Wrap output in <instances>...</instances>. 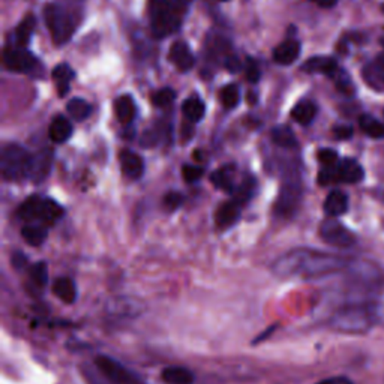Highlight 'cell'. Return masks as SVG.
Masks as SVG:
<instances>
[{
    "label": "cell",
    "instance_id": "cell-1",
    "mask_svg": "<svg viewBox=\"0 0 384 384\" xmlns=\"http://www.w3.org/2000/svg\"><path fill=\"white\" fill-rule=\"evenodd\" d=\"M347 263V260L339 255L311 250H294L281 255L273 263V273L281 278H315L346 269Z\"/></svg>",
    "mask_w": 384,
    "mask_h": 384
},
{
    "label": "cell",
    "instance_id": "cell-2",
    "mask_svg": "<svg viewBox=\"0 0 384 384\" xmlns=\"http://www.w3.org/2000/svg\"><path fill=\"white\" fill-rule=\"evenodd\" d=\"M185 9L176 0H149V18L152 33L156 38H167L182 24Z\"/></svg>",
    "mask_w": 384,
    "mask_h": 384
},
{
    "label": "cell",
    "instance_id": "cell-3",
    "mask_svg": "<svg viewBox=\"0 0 384 384\" xmlns=\"http://www.w3.org/2000/svg\"><path fill=\"white\" fill-rule=\"evenodd\" d=\"M375 314L368 305H348L334 314L331 327L341 334L362 335L374 324Z\"/></svg>",
    "mask_w": 384,
    "mask_h": 384
},
{
    "label": "cell",
    "instance_id": "cell-4",
    "mask_svg": "<svg viewBox=\"0 0 384 384\" xmlns=\"http://www.w3.org/2000/svg\"><path fill=\"white\" fill-rule=\"evenodd\" d=\"M17 216L24 223H39L44 227H51L63 216V209L59 203L51 198H41L33 196L20 206Z\"/></svg>",
    "mask_w": 384,
    "mask_h": 384
},
{
    "label": "cell",
    "instance_id": "cell-5",
    "mask_svg": "<svg viewBox=\"0 0 384 384\" xmlns=\"http://www.w3.org/2000/svg\"><path fill=\"white\" fill-rule=\"evenodd\" d=\"M32 158L29 152L20 144H6L2 149V158H0V170L6 181L18 182L31 177Z\"/></svg>",
    "mask_w": 384,
    "mask_h": 384
},
{
    "label": "cell",
    "instance_id": "cell-6",
    "mask_svg": "<svg viewBox=\"0 0 384 384\" xmlns=\"http://www.w3.org/2000/svg\"><path fill=\"white\" fill-rule=\"evenodd\" d=\"M44 18L51 38L58 46L66 44L75 31L73 14L59 5H47L44 8Z\"/></svg>",
    "mask_w": 384,
    "mask_h": 384
},
{
    "label": "cell",
    "instance_id": "cell-7",
    "mask_svg": "<svg viewBox=\"0 0 384 384\" xmlns=\"http://www.w3.org/2000/svg\"><path fill=\"white\" fill-rule=\"evenodd\" d=\"M350 279L358 290L365 293L378 294L384 290V272L374 263L359 262L351 265Z\"/></svg>",
    "mask_w": 384,
    "mask_h": 384
},
{
    "label": "cell",
    "instance_id": "cell-8",
    "mask_svg": "<svg viewBox=\"0 0 384 384\" xmlns=\"http://www.w3.org/2000/svg\"><path fill=\"white\" fill-rule=\"evenodd\" d=\"M95 365L112 384H144V381L139 375L129 371L127 366H123L113 358H110V356H96Z\"/></svg>",
    "mask_w": 384,
    "mask_h": 384
},
{
    "label": "cell",
    "instance_id": "cell-9",
    "mask_svg": "<svg viewBox=\"0 0 384 384\" xmlns=\"http://www.w3.org/2000/svg\"><path fill=\"white\" fill-rule=\"evenodd\" d=\"M320 238L335 248H350L356 243V236L353 233L334 218L326 219L320 225Z\"/></svg>",
    "mask_w": 384,
    "mask_h": 384
},
{
    "label": "cell",
    "instance_id": "cell-10",
    "mask_svg": "<svg viewBox=\"0 0 384 384\" xmlns=\"http://www.w3.org/2000/svg\"><path fill=\"white\" fill-rule=\"evenodd\" d=\"M4 63L6 66V70L12 73H29L35 68L36 59L33 58V54L31 51L16 46L5 48Z\"/></svg>",
    "mask_w": 384,
    "mask_h": 384
},
{
    "label": "cell",
    "instance_id": "cell-11",
    "mask_svg": "<svg viewBox=\"0 0 384 384\" xmlns=\"http://www.w3.org/2000/svg\"><path fill=\"white\" fill-rule=\"evenodd\" d=\"M300 185L297 182H288L282 186L279 198L277 201V213L279 216H292L300 201Z\"/></svg>",
    "mask_w": 384,
    "mask_h": 384
},
{
    "label": "cell",
    "instance_id": "cell-12",
    "mask_svg": "<svg viewBox=\"0 0 384 384\" xmlns=\"http://www.w3.org/2000/svg\"><path fill=\"white\" fill-rule=\"evenodd\" d=\"M53 158H54V154H53V149L50 147L43 149L32 158V170H31L32 182L41 183L47 179L51 171Z\"/></svg>",
    "mask_w": 384,
    "mask_h": 384
},
{
    "label": "cell",
    "instance_id": "cell-13",
    "mask_svg": "<svg viewBox=\"0 0 384 384\" xmlns=\"http://www.w3.org/2000/svg\"><path fill=\"white\" fill-rule=\"evenodd\" d=\"M169 58H170V62L182 73L189 71L196 63L194 54H192L189 46L186 43H183V41H177V43H174L171 46Z\"/></svg>",
    "mask_w": 384,
    "mask_h": 384
},
{
    "label": "cell",
    "instance_id": "cell-14",
    "mask_svg": "<svg viewBox=\"0 0 384 384\" xmlns=\"http://www.w3.org/2000/svg\"><path fill=\"white\" fill-rule=\"evenodd\" d=\"M362 75H363L365 83L369 87L377 92H383L384 90V54H381V56L375 58L374 60L365 65Z\"/></svg>",
    "mask_w": 384,
    "mask_h": 384
},
{
    "label": "cell",
    "instance_id": "cell-15",
    "mask_svg": "<svg viewBox=\"0 0 384 384\" xmlns=\"http://www.w3.org/2000/svg\"><path fill=\"white\" fill-rule=\"evenodd\" d=\"M365 171L361 164L354 159L346 158L336 166V181L344 183H359L363 181Z\"/></svg>",
    "mask_w": 384,
    "mask_h": 384
},
{
    "label": "cell",
    "instance_id": "cell-16",
    "mask_svg": "<svg viewBox=\"0 0 384 384\" xmlns=\"http://www.w3.org/2000/svg\"><path fill=\"white\" fill-rule=\"evenodd\" d=\"M240 208L242 206L233 200L224 203L223 206H219V209L215 215L216 227L225 230V228H230L231 225H235L238 223V219L240 218Z\"/></svg>",
    "mask_w": 384,
    "mask_h": 384
},
{
    "label": "cell",
    "instance_id": "cell-17",
    "mask_svg": "<svg viewBox=\"0 0 384 384\" xmlns=\"http://www.w3.org/2000/svg\"><path fill=\"white\" fill-rule=\"evenodd\" d=\"M119 159H120L123 174L129 177V179H132V181L140 179L143 171H144V162H143L142 156L131 152V150H123Z\"/></svg>",
    "mask_w": 384,
    "mask_h": 384
},
{
    "label": "cell",
    "instance_id": "cell-18",
    "mask_svg": "<svg viewBox=\"0 0 384 384\" xmlns=\"http://www.w3.org/2000/svg\"><path fill=\"white\" fill-rule=\"evenodd\" d=\"M302 70L309 73V74H324L329 77H335L338 70V63L335 59L332 58H312L309 60H306L302 66Z\"/></svg>",
    "mask_w": 384,
    "mask_h": 384
},
{
    "label": "cell",
    "instance_id": "cell-19",
    "mask_svg": "<svg viewBox=\"0 0 384 384\" xmlns=\"http://www.w3.org/2000/svg\"><path fill=\"white\" fill-rule=\"evenodd\" d=\"M300 54V44L296 39H287L273 51V59L279 65H292Z\"/></svg>",
    "mask_w": 384,
    "mask_h": 384
},
{
    "label": "cell",
    "instance_id": "cell-20",
    "mask_svg": "<svg viewBox=\"0 0 384 384\" xmlns=\"http://www.w3.org/2000/svg\"><path fill=\"white\" fill-rule=\"evenodd\" d=\"M347 209H348V197L346 192L335 189L327 196L324 201V212L329 216L331 218L341 216L347 212Z\"/></svg>",
    "mask_w": 384,
    "mask_h": 384
},
{
    "label": "cell",
    "instance_id": "cell-21",
    "mask_svg": "<svg viewBox=\"0 0 384 384\" xmlns=\"http://www.w3.org/2000/svg\"><path fill=\"white\" fill-rule=\"evenodd\" d=\"M71 134H73V125L66 117L58 116V117H54L53 122L50 123L48 135L54 143H65L68 139H70Z\"/></svg>",
    "mask_w": 384,
    "mask_h": 384
},
{
    "label": "cell",
    "instance_id": "cell-22",
    "mask_svg": "<svg viewBox=\"0 0 384 384\" xmlns=\"http://www.w3.org/2000/svg\"><path fill=\"white\" fill-rule=\"evenodd\" d=\"M53 293L65 304H74L77 300V285L71 278H59L53 284Z\"/></svg>",
    "mask_w": 384,
    "mask_h": 384
},
{
    "label": "cell",
    "instance_id": "cell-23",
    "mask_svg": "<svg viewBox=\"0 0 384 384\" xmlns=\"http://www.w3.org/2000/svg\"><path fill=\"white\" fill-rule=\"evenodd\" d=\"M114 112H116L117 119L123 123V125H128V123H131L135 119V113H137L134 100L129 95L120 96V98H117L114 102Z\"/></svg>",
    "mask_w": 384,
    "mask_h": 384
},
{
    "label": "cell",
    "instance_id": "cell-24",
    "mask_svg": "<svg viewBox=\"0 0 384 384\" xmlns=\"http://www.w3.org/2000/svg\"><path fill=\"white\" fill-rule=\"evenodd\" d=\"M74 75L75 74L71 70V66L66 65V63H60L53 70L54 85H56L60 96H65L68 93V90H70V85H71Z\"/></svg>",
    "mask_w": 384,
    "mask_h": 384
},
{
    "label": "cell",
    "instance_id": "cell-25",
    "mask_svg": "<svg viewBox=\"0 0 384 384\" xmlns=\"http://www.w3.org/2000/svg\"><path fill=\"white\" fill-rule=\"evenodd\" d=\"M161 377L167 384H192L196 380L194 374L182 366H169L164 369Z\"/></svg>",
    "mask_w": 384,
    "mask_h": 384
},
{
    "label": "cell",
    "instance_id": "cell-26",
    "mask_svg": "<svg viewBox=\"0 0 384 384\" xmlns=\"http://www.w3.org/2000/svg\"><path fill=\"white\" fill-rule=\"evenodd\" d=\"M292 116L300 125L306 127L317 116V105L311 101H302L293 108Z\"/></svg>",
    "mask_w": 384,
    "mask_h": 384
},
{
    "label": "cell",
    "instance_id": "cell-27",
    "mask_svg": "<svg viewBox=\"0 0 384 384\" xmlns=\"http://www.w3.org/2000/svg\"><path fill=\"white\" fill-rule=\"evenodd\" d=\"M182 112L189 122L194 123V122H200L204 117L206 107H204V102L200 100V96L192 95L183 102Z\"/></svg>",
    "mask_w": 384,
    "mask_h": 384
},
{
    "label": "cell",
    "instance_id": "cell-28",
    "mask_svg": "<svg viewBox=\"0 0 384 384\" xmlns=\"http://www.w3.org/2000/svg\"><path fill=\"white\" fill-rule=\"evenodd\" d=\"M47 235H48L47 227L41 225V224H27L21 230L23 239L32 246L43 245L47 239Z\"/></svg>",
    "mask_w": 384,
    "mask_h": 384
},
{
    "label": "cell",
    "instance_id": "cell-29",
    "mask_svg": "<svg viewBox=\"0 0 384 384\" xmlns=\"http://www.w3.org/2000/svg\"><path fill=\"white\" fill-rule=\"evenodd\" d=\"M272 140L275 144H278L282 149H294L297 147V140L296 135L292 131V128H288L285 125H279L272 129Z\"/></svg>",
    "mask_w": 384,
    "mask_h": 384
},
{
    "label": "cell",
    "instance_id": "cell-30",
    "mask_svg": "<svg viewBox=\"0 0 384 384\" xmlns=\"http://www.w3.org/2000/svg\"><path fill=\"white\" fill-rule=\"evenodd\" d=\"M35 31V18L32 16H27L16 29V46L26 48V46L31 43L32 35Z\"/></svg>",
    "mask_w": 384,
    "mask_h": 384
},
{
    "label": "cell",
    "instance_id": "cell-31",
    "mask_svg": "<svg viewBox=\"0 0 384 384\" xmlns=\"http://www.w3.org/2000/svg\"><path fill=\"white\" fill-rule=\"evenodd\" d=\"M233 179H235V174H233V167H223L210 174V182L225 192H233L235 191V183H233Z\"/></svg>",
    "mask_w": 384,
    "mask_h": 384
},
{
    "label": "cell",
    "instance_id": "cell-32",
    "mask_svg": "<svg viewBox=\"0 0 384 384\" xmlns=\"http://www.w3.org/2000/svg\"><path fill=\"white\" fill-rule=\"evenodd\" d=\"M255 189H257V181L254 179V177H246V179L240 183V186L233 191V201H236L240 206L246 204L252 198Z\"/></svg>",
    "mask_w": 384,
    "mask_h": 384
},
{
    "label": "cell",
    "instance_id": "cell-33",
    "mask_svg": "<svg viewBox=\"0 0 384 384\" xmlns=\"http://www.w3.org/2000/svg\"><path fill=\"white\" fill-rule=\"evenodd\" d=\"M359 125H361V129L371 137V139H384V123L378 122L375 117L369 116V114H363L361 116L359 119Z\"/></svg>",
    "mask_w": 384,
    "mask_h": 384
},
{
    "label": "cell",
    "instance_id": "cell-34",
    "mask_svg": "<svg viewBox=\"0 0 384 384\" xmlns=\"http://www.w3.org/2000/svg\"><path fill=\"white\" fill-rule=\"evenodd\" d=\"M66 110H68V113L71 114V117L78 122L86 120L92 114V105L81 98L71 100L70 102H68Z\"/></svg>",
    "mask_w": 384,
    "mask_h": 384
},
{
    "label": "cell",
    "instance_id": "cell-35",
    "mask_svg": "<svg viewBox=\"0 0 384 384\" xmlns=\"http://www.w3.org/2000/svg\"><path fill=\"white\" fill-rule=\"evenodd\" d=\"M219 100H221L223 105L225 108H235L240 102V92L236 85H227L223 87L221 93H219Z\"/></svg>",
    "mask_w": 384,
    "mask_h": 384
},
{
    "label": "cell",
    "instance_id": "cell-36",
    "mask_svg": "<svg viewBox=\"0 0 384 384\" xmlns=\"http://www.w3.org/2000/svg\"><path fill=\"white\" fill-rule=\"evenodd\" d=\"M29 277L33 285L44 288L48 284V269L44 262H39L29 269Z\"/></svg>",
    "mask_w": 384,
    "mask_h": 384
},
{
    "label": "cell",
    "instance_id": "cell-37",
    "mask_svg": "<svg viewBox=\"0 0 384 384\" xmlns=\"http://www.w3.org/2000/svg\"><path fill=\"white\" fill-rule=\"evenodd\" d=\"M174 100H176V92L170 87L161 89L152 96V102L159 108H166V107L171 105L174 102Z\"/></svg>",
    "mask_w": 384,
    "mask_h": 384
},
{
    "label": "cell",
    "instance_id": "cell-38",
    "mask_svg": "<svg viewBox=\"0 0 384 384\" xmlns=\"http://www.w3.org/2000/svg\"><path fill=\"white\" fill-rule=\"evenodd\" d=\"M335 83H336V87L346 95H353L354 93V85L353 81L350 80V77L344 73V71H338L336 75L334 77Z\"/></svg>",
    "mask_w": 384,
    "mask_h": 384
},
{
    "label": "cell",
    "instance_id": "cell-39",
    "mask_svg": "<svg viewBox=\"0 0 384 384\" xmlns=\"http://www.w3.org/2000/svg\"><path fill=\"white\" fill-rule=\"evenodd\" d=\"M319 161L323 167H335L338 166V154L332 149H321L319 152Z\"/></svg>",
    "mask_w": 384,
    "mask_h": 384
},
{
    "label": "cell",
    "instance_id": "cell-40",
    "mask_svg": "<svg viewBox=\"0 0 384 384\" xmlns=\"http://www.w3.org/2000/svg\"><path fill=\"white\" fill-rule=\"evenodd\" d=\"M203 173H204V170L198 166H185L182 169V174H183L186 182H197L203 177Z\"/></svg>",
    "mask_w": 384,
    "mask_h": 384
},
{
    "label": "cell",
    "instance_id": "cell-41",
    "mask_svg": "<svg viewBox=\"0 0 384 384\" xmlns=\"http://www.w3.org/2000/svg\"><path fill=\"white\" fill-rule=\"evenodd\" d=\"M183 203V196L179 194V192H169L164 198V206L169 210H176L177 208H181V204Z\"/></svg>",
    "mask_w": 384,
    "mask_h": 384
},
{
    "label": "cell",
    "instance_id": "cell-42",
    "mask_svg": "<svg viewBox=\"0 0 384 384\" xmlns=\"http://www.w3.org/2000/svg\"><path fill=\"white\" fill-rule=\"evenodd\" d=\"M260 77H262V73H260L258 63L250 58L246 60V78H248V81H251V83H257Z\"/></svg>",
    "mask_w": 384,
    "mask_h": 384
},
{
    "label": "cell",
    "instance_id": "cell-43",
    "mask_svg": "<svg viewBox=\"0 0 384 384\" xmlns=\"http://www.w3.org/2000/svg\"><path fill=\"white\" fill-rule=\"evenodd\" d=\"M334 135L336 137L338 140H348L350 137L353 135V128H351V127H347V125L336 127V128L334 129Z\"/></svg>",
    "mask_w": 384,
    "mask_h": 384
},
{
    "label": "cell",
    "instance_id": "cell-44",
    "mask_svg": "<svg viewBox=\"0 0 384 384\" xmlns=\"http://www.w3.org/2000/svg\"><path fill=\"white\" fill-rule=\"evenodd\" d=\"M225 68L230 73H236L240 68V60L235 56V54H230L225 58Z\"/></svg>",
    "mask_w": 384,
    "mask_h": 384
},
{
    "label": "cell",
    "instance_id": "cell-45",
    "mask_svg": "<svg viewBox=\"0 0 384 384\" xmlns=\"http://www.w3.org/2000/svg\"><path fill=\"white\" fill-rule=\"evenodd\" d=\"M26 263H27V258H26V255H23L21 252H16V254L12 255V265L16 266L17 269L24 267Z\"/></svg>",
    "mask_w": 384,
    "mask_h": 384
},
{
    "label": "cell",
    "instance_id": "cell-46",
    "mask_svg": "<svg viewBox=\"0 0 384 384\" xmlns=\"http://www.w3.org/2000/svg\"><path fill=\"white\" fill-rule=\"evenodd\" d=\"M319 384H353V383L347 377H332V378H327Z\"/></svg>",
    "mask_w": 384,
    "mask_h": 384
},
{
    "label": "cell",
    "instance_id": "cell-47",
    "mask_svg": "<svg viewBox=\"0 0 384 384\" xmlns=\"http://www.w3.org/2000/svg\"><path fill=\"white\" fill-rule=\"evenodd\" d=\"M312 2H315L321 8H332L338 4V0H312Z\"/></svg>",
    "mask_w": 384,
    "mask_h": 384
},
{
    "label": "cell",
    "instance_id": "cell-48",
    "mask_svg": "<svg viewBox=\"0 0 384 384\" xmlns=\"http://www.w3.org/2000/svg\"><path fill=\"white\" fill-rule=\"evenodd\" d=\"M275 329H277V326H272V327H269V329H267V332H266V335H267V334H270V332H273V331H275ZM266 338H267V336H265V334H263V335H260V338H257V339L254 341V344H258V342H262V341H263V339H266Z\"/></svg>",
    "mask_w": 384,
    "mask_h": 384
},
{
    "label": "cell",
    "instance_id": "cell-49",
    "mask_svg": "<svg viewBox=\"0 0 384 384\" xmlns=\"http://www.w3.org/2000/svg\"><path fill=\"white\" fill-rule=\"evenodd\" d=\"M176 2L179 4V5H181L183 9H186V8H188V5L192 2V0H176Z\"/></svg>",
    "mask_w": 384,
    "mask_h": 384
},
{
    "label": "cell",
    "instance_id": "cell-50",
    "mask_svg": "<svg viewBox=\"0 0 384 384\" xmlns=\"http://www.w3.org/2000/svg\"><path fill=\"white\" fill-rule=\"evenodd\" d=\"M381 12H383V14H384V4H383V5H381Z\"/></svg>",
    "mask_w": 384,
    "mask_h": 384
},
{
    "label": "cell",
    "instance_id": "cell-51",
    "mask_svg": "<svg viewBox=\"0 0 384 384\" xmlns=\"http://www.w3.org/2000/svg\"><path fill=\"white\" fill-rule=\"evenodd\" d=\"M221 2H227V0H221Z\"/></svg>",
    "mask_w": 384,
    "mask_h": 384
},
{
    "label": "cell",
    "instance_id": "cell-52",
    "mask_svg": "<svg viewBox=\"0 0 384 384\" xmlns=\"http://www.w3.org/2000/svg\"><path fill=\"white\" fill-rule=\"evenodd\" d=\"M383 46H384V39H383Z\"/></svg>",
    "mask_w": 384,
    "mask_h": 384
}]
</instances>
